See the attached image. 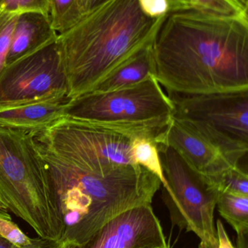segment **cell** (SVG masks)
<instances>
[{
	"instance_id": "6da1fadb",
	"label": "cell",
	"mask_w": 248,
	"mask_h": 248,
	"mask_svg": "<svg viewBox=\"0 0 248 248\" xmlns=\"http://www.w3.org/2000/svg\"><path fill=\"white\" fill-rule=\"evenodd\" d=\"M154 77L167 93L248 89V16L190 9L169 13L152 44Z\"/></svg>"
},
{
	"instance_id": "7a4b0ae2",
	"label": "cell",
	"mask_w": 248,
	"mask_h": 248,
	"mask_svg": "<svg viewBox=\"0 0 248 248\" xmlns=\"http://www.w3.org/2000/svg\"><path fill=\"white\" fill-rule=\"evenodd\" d=\"M38 147L48 173L54 210L62 227V243H84L116 216L151 205L161 187L160 179L138 165L97 174Z\"/></svg>"
},
{
	"instance_id": "3957f363",
	"label": "cell",
	"mask_w": 248,
	"mask_h": 248,
	"mask_svg": "<svg viewBox=\"0 0 248 248\" xmlns=\"http://www.w3.org/2000/svg\"><path fill=\"white\" fill-rule=\"evenodd\" d=\"M165 16L147 17L138 0H106L58 34L67 98L90 93L116 67L152 44Z\"/></svg>"
},
{
	"instance_id": "277c9868",
	"label": "cell",
	"mask_w": 248,
	"mask_h": 248,
	"mask_svg": "<svg viewBox=\"0 0 248 248\" xmlns=\"http://www.w3.org/2000/svg\"><path fill=\"white\" fill-rule=\"evenodd\" d=\"M35 135L0 127V197L39 237L61 240L62 227Z\"/></svg>"
},
{
	"instance_id": "5b68a950",
	"label": "cell",
	"mask_w": 248,
	"mask_h": 248,
	"mask_svg": "<svg viewBox=\"0 0 248 248\" xmlns=\"http://www.w3.org/2000/svg\"><path fill=\"white\" fill-rule=\"evenodd\" d=\"M173 102L155 77L109 93L91 92L70 99L64 116L92 122L133 138L157 140L171 122Z\"/></svg>"
},
{
	"instance_id": "8992f818",
	"label": "cell",
	"mask_w": 248,
	"mask_h": 248,
	"mask_svg": "<svg viewBox=\"0 0 248 248\" xmlns=\"http://www.w3.org/2000/svg\"><path fill=\"white\" fill-rule=\"evenodd\" d=\"M133 137L92 122L63 116L35 135L41 148L86 171L104 175L136 165Z\"/></svg>"
},
{
	"instance_id": "52a82bcc",
	"label": "cell",
	"mask_w": 248,
	"mask_h": 248,
	"mask_svg": "<svg viewBox=\"0 0 248 248\" xmlns=\"http://www.w3.org/2000/svg\"><path fill=\"white\" fill-rule=\"evenodd\" d=\"M173 118L193 128L240 165L248 152V89L208 94L168 93Z\"/></svg>"
},
{
	"instance_id": "ba28073f",
	"label": "cell",
	"mask_w": 248,
	"mask_h": 248,
	"mask_svg": "<svg viewBox=\"0 0 248 248\" xmlns=\"http://www.w3.org/2000/svg\"><path fill=\"white\" fill-rule=\"evenodd\" d=\"M158 147L166 180L163 199L172 222L195 233L209 247L218 248L214 211L219 191L171 147L164 144H158Z\"/></svg>"
},
{
	"instance_id": "9c48e42d",
	"label": "cell",
	"mask_w": 248,
	"mask_h": 248,
	"mask_svg": "<svg viewBox=\"0 0 248 248\" xmlns=\"http://www.w3.org/2000/svg\"><path fill=\"white\" fill-rule=\"evenodd\" d=\"M68 92L57 40L6 65L0 74V105L67 98Z\"/></svg>"
},
{
	"instance_id": "30bf717a",
	"label": "cell",
	"mask_w": 248,
	"mask_h": 248,
	"mask_svg": "<svg viewBox=\"0 0 248 248\" xmlns=\"http://www.w3.org/2000/svg\"><path fill=\"white\" fill-rule=\"evenodd\" d=\"M167 245L151 205H144L116 216L84 243H63L61 248H157Z\"/></svg>"
},
{
	"instance_id": "8fae6325",
	"label": "cell",
	"mask_w": 248,
	"mask_h": 248,
	"mask_svg": "<svg viewBox=\"0 0 248 248\" xmlns=\"http://www.w3.org/2000/svg\"><path fill=\"white\" fill-rule=\"evenodd\" d=\"M157 141L171 147L195 171L205 177H214L240 166L193 128L173 117Z\"/></svg>"
},
{
	"instance_id": "7c38bea8",
	"label": "cell",
	"mask_w": 248,
	"mask_h": 248,
	"mask_svg": "<svg viewBox=\"0 0 248 248\" xmlns=\"http://www.w3.org/2000/svg\"><path fill=\"white\" fill-rule=\"evenodd\" d=\"M68 99L0 105V127L36 134L64 116Z\"/></svg>"
},
{
	"instance_id": "4fadbf2b",
	"label": "cell",
	"mask_w": 248,
	"mask_h": 248,
	"mask_svg": "<svg viewBox=\"0 0 248 248\" xmlns=\"http://www.w3.org/2000/svg\"><path fill=\"white\" fill-rule=\"evenodd\" d=\"M58 36L50 16L34 13L19 15L6 65L55 42Z\"/></svg>"
},
{
	"instance_id": "5bb4252c",
	"label": "cell",
	"mask_w": 248,
	"mask_h": 248,
	"mask_svg": "<svg viewBox=\"0 0 248 248\" xmlns=\"http://www.w3.org/2000/svg\"><path fill=\"white\" fill-rule=\"evenodd\" d=\"M152 44L144 46L116 67L91 92L109 93L116 91L136 85L153 76L154 77Z\"/></svg>"
},
{
	"instance_id": "9a60e30c",
	"label": "cell",
	"mask_w": 248,
	"mask_h": 248,
	"mask_svg": "<svg viewBox=\"0 0 248 248\" xmlns=\"http://www.w3.org/2000/svg\"><path fill=\"white\" fill-rule=\"evenodd\" d=\"M216 207L237 235L248 232V196L220 192Z\"/></svg>"
},
{
	"instance_id": "2e32d148",
	"label": "cell",
	"mask_w": 248,
	"mask_h": 248,
	"mask_svg": "<svg viewBox=\"0 0 248 248\" xmlns=\"http://www.w3.org/2000/svg\"><path fill=\"white\" fill-rule=\"evenodd\" d=\"M132 154L135 164L142 166L155 175L160 179L162 186L166 185L157 140L144 137L134 139L132 143Z\"/></svg>"
},
{
	"instance_id": "e0dca14e",
	"label": "cell",
	"mask_w": 248,
	"mask_h": 248,
	"mask_svg": "<svg viewBox=\"0 0 248 248\" xmlns=\"http://www.w3.org/2000/svg\"><path fill=\"white\" fill-rule=\"evenodd\" d=\"M220 192L248 196V175L240 166L214 177H206Z\"/></svg>"
},
{
	"instance_id": "ac0fdd59",
	"label": "cell",
	"mask_w": 248,
	"mask_h": 248,
	"mask_svg": "<svg viewBox=\"0 0 248 248\" xmlns=\"http://www.w3.org/2000/svg\"><path fill=\"white\" fill-rule=\"evenodd\" d=\"M197 9L225 16H248V0H191Z\"/></svg>"
},
{
	"instance_id": "d6986e66",
	"label": "cell",
	"mask_w": 248,
	"mask_h": 248,
	"mask_svg": "<svg viewBox=\"0 0 248 248\" xmlns=\"http://www.w3.org/2000/svg\"><path fill=\"white\" fill-rule=\"evenodd\" d=\"M77 0H50L51 23L54 29L64 33L74 24V15Z\"/></svg>"
},
{
	"instance_id": "ffe728a7",
	"label": "cell",
	"mask_w": 248,
	"mask_h": 248,
	"mask_svg": "<svg viewBox=\"0 0 248 248\" xmlns=\"http://www.w3.org/2000/svg\"><path fill=\"white\" fill-rule=\"evenodd\" d=\"M0 12L15 13H39L50 16V0H1Z\"/></svg>"
},
{
	"instance_id": "44dd1931",
	"label": "cell",
	"mask_w": 248,
	"mask_h": 248,
	"mask_svg": "<svg viewBox=\"0 0 248 248\" xmlns=\"http://www.w3.org/2000/svg\"><path fill=\"white\" fill-rule=\"evenodd\" d=\"M19 15L0 12V74L6 65L13 31Z\"/></svg>"
},
{
	"instance_id": "7402d4cb",
	"label": "cell",
	"mask_w": 248,
	"mask_h": 248,
	"mask_svg": "<svg viewBox=\"0 0 248 248\" xmlns=\"http://www.w3.org/2000/svg\"><path fill=\"white\" fill-rule=\"evenodd\" d=\"M0 236L17 248L27 246L32 241L4 211H0Z\"/></svg>"
},
{
	"instance_id": "603a6c76",
	"label": "cell",
	"mask_w": 248,
	"mask_h": 248,
	"mask_svg": "<svg viewBox=\"0 0 248 248\" xmlns=\"http://www.w3.org/2000/svg\"><path fill=\"white\" fill-rule=\"evenodd\" d=\"M140 9L147 17L158 19L170 13L168 0H138Z\"/></svg>"
},
{
	"instance_id": "cb8c5ba5",
	"label": "cell",
	"mask_w": 248,
	"mask_h": 248,
	"mask_svg": "<svg viewBox=\"0 0 248 248\" xmlns=\"http://www.w3.org/2000/svg\"><path fill=\"white\" fill-rule=\"evenodd\" d=\"M106 0H77L74 10V24L87 13Z\"/></svg>"
},
{
	"instance_id": "d4e9b609",
	"label": "cell",
	"mask_w": 248,
	"mask_h": 248,
	"mask_svg": "<svg viewBox=\"0 0 248 248\" xmlns=\"http://www.w3.org/2000/svg\"><path fill=\"white\" fill-rule=\"evenodd\" d=\"M62 244L61 240L39 237V238L32 239L30 244L17 248H61Z\"/></svg>"
},
{
	"instance_id": "484cf974",
	"label": "cell",
	"mask_w": 248,
	"mask_h": 248,
	"mask_svg": "<svg viewBox=\"0 0 248 248\" xmlns=\"http://www.w3.org/2000/svg\"><path fill=\"white\" fill-rule=\"evenodd\" d=\"M216 232L218 237V248H235L230 241L222 222L219 220H218L216 223Z\"/></svg>"
},
{
	"instance_id": "4316f807",
	"label": "cell",
	"mask_w": 248,
	"mask_h": 248,
	"mask_svg": "<svg viewBox=\"0 0 248 248\" xmlns=\"http://www.w3.org/2000/svg\"><path fill=\"white\" fill-rule=\"evenodd\" d=\"M170 3V13L180 10L197 9L191 0H168Z\"/></svg>"
},
{
	"instance_id": "83f0119b",
	"label": "cell",
	"mask_w": 248,
	"mask_h": 248,
	"mask_svg": "<svg viewBox=\"0 0 248 248\" xmlns=\"http://www.w3.org/2000/svg\"><path fill=\"white\" fill-rule=\"evenodd\" d=\"M0 248H17L0 236Z\"/></svg>"
},
{
	"instance_id": "f1b7e54d",
	"label": "cell",
	"mask_w": 248,
	"mask_h": 248,
	"mask_svg": "<svg viewBox=\"0 0 248 248\" xmlns=\"http://www.w3.org/2000/svg\"><path fill=\"white\" fill-rule=\"evenodd\" d=\"M0 211H8V210H7V206H6L5 203H4L3 200L1 199V197H0Z\"/></svg>"
},
{
	"instance_id": "f546056e",
	"label": "cell",
	"mask_w": 248,
	"mask_h": 248,
	"mask_svg": "<svg viewBox=\"0 0 248 248\" xmlns=\"http://www.w3.org/2000/svg\"><path fill=\"white\" fill-rule=\"evenodd\" d=\"M157 248H170V247H169L168 245H167V246H164V247Z\"/></svg>"
},
{
	"instance_id": "4dcf8cb0",
	"label": "cell",
	"mask_w": 248,
	"mask_h": 248,
	"mask_svg": "<svg viewBox=\"0 0 248 248\" xmlns=\"http://www.w3.org/2000/svg\"><path fill=\"white\" fill-rule=\"evenodd\" d=\"M0 1H1V0H0Z\"/></svg>"
}]
</instances>
